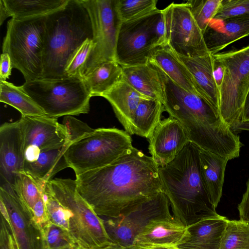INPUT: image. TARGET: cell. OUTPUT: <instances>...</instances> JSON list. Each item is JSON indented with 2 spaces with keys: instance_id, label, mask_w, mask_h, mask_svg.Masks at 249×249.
Instances as JSON below:
<instances>
[{
  "instance_id": "cell-39",
  "label": "cell",
  "mask_w": 249,
  "mask_h": 249,
  "mask_svg": "<svg viewBox=\"0 0 249 249\" xmlns=\"http://www.w3.org/2000/svg\"><path fill=\"white\" fill-rule=\"evenodd\" d=\"M63 124L66 132L65 144L67 145L86 133L90 132L93 130L86 123L75 118L73 116H65Z\"/></svg>"
},
{
  "instance_id": "cell-9",
  "label": "cell",
  "mask_w": 249,
  "mask_h": 249,
  "mask_svg": "<svg viewBox=\"0 0 249 249\" xmlns=\"http://www.w3.org/2000/svg\"><path fill=\"white\" fill-rule=\"evenodd\" d=\"M213 56L223 69L219 87V115L231 128L241 121L244 102L249 92V45Z\"/></svg>"
},
{
  "instance_id": "cell-15",
  "label": "cell",
  "mask_w": 249,
  "mask_h": 249,
  "mask_svg": "<svg viewBox=\"0 0 249 249\" xmlns=\"http://www.w3.org/2000/svg\"><path fill=\"white\" fill-rule=\"evenodd\" d=\"M0 200L9 216L7 223L17 249H42L40 231L33 224L13 188L9 185L0 187Z\"/></svg>"
},
{
  "instance_id": "cell-10",
  "label": "cell",
  "mask_w": 249,
  "mask_h": 249,
  "mask_svg": "<svg viewBox=\"0 0 249 249\" xmlns=\"http://www.w3.org/2000/svg\"><path fill=\"white\" fill-rule=\"evenodd\" d=\"M80 1L90 19L93 43L83 71L84 77L104 63L116 61L117 43L122 22L117 8V0Z\"/></svg>"
},
{
  "instance_id": "cell-36",
  "label": "cell",
  "mask_w": 249,
  "mask_h": 249,
  "mask_svg": "<svg viewBox=\"0 0 249 249\" xmlns=\"http://www.w3.org/2000/svg\"><path fill=\"white\" fill-rule=\"evenodd\" d=\"M44 196L47 213L51 222L69 233L70 227L69 212L54 196L46 184L44 188Z\"/></svg>"
},
{
  "instance_id": "cell-20",
  "label": "cell",
  "mask_w": 249,
  "mask_h": 249,
  "mask_svg": "<svg viewBox=\"0 0 249 249\" xmlns=\"http://www.w3.org/2000/svg\"><path fill=\"white\" fill-rule=\"evenodd\" d=\"M249 36V15L224 20L212 19L203 34L207 48L212 54Z\"/></svg>"
},
{
  "instance_id": "cell-42",
  "label": "cell",
  "mask_w": 249,
  "mask_h": 249,
  "mask_svg": "<svg viewBox=\"0 0 249 249\" xmlns=\"http://www.w3.org/2000/svg\"><path fill=\"white\" fill-rule=\"evenodd\" d=\"M237 208L240 220L249 222V178L247 183L246 190Z\"/></svg>"
},
{
  "instance_id": "cell-16",
  "label": "cell",
  "mask_w": 249,
  "mask_h": 249,
  "mask_svg": "<svg viewBox=\"0 0 249 249\" xmlns=\"http://www.w3.org/2000/svg\"><path fill=\"white\" fill-rule=\"evenodd\" d=\"M147 140L149 153L159 167L173 160L190 141L180 123L170 116L160 121Z\"/></svg>"
},
{
  "instance_id": "cell-18",
  "label": "cell",
  "mask_w": 249,
  "mask_h": 249,
  "mask_svg": "<svg viewBox=\"0 0 249 249\" xmlns=\"http://www.w3.org/2000/svg\"><path fill=\"white\" fill-rule=\"evenodd\" d=\"M178 55L192 75L198 94L219 113V92L213 54L208 51L192 57Z\"/></svg>"
},
{
  "instance_id": "cell-2",
  "label": "cell",
  "mask_w": 249,
  "mask_h": 249,
  "mask_svg": "<svg viewBox=\"0 0 249 249\" xmlns=\"http://www.w3.org/2000/svg\"><path fill=\"white\" fill-rule=\"evenodd\" d=\"M162 85L161 102L170 116L184 127L190 142L200 149L221 155L230 147L233 134L219 113L196 93L172 81L154 62Z\"/></svg>"
},
{
  "instance_id": "cell-26",
  "label": "cell",
  "mask_w": 249,
  "mask_h": 249,
  "mask_svg": "<svg viewBox=\"0 0 249 249\" xmlns=\"http://www.w3.org/2000/svg\"><path fill=\"white\" fill-rule=\"evenodd\" d=\"M67 146L40 152L34 161L25 162L24 171L46 184L58 172L69 167L64 155Z\"/></svg>"
},
{
  "instance_id": "cell-45",
  "label": "cell",
  "mask_w": 249,
  "mask_h": 249,
  "mask_svg": "<svg viewBox=\"0 0 249 249\" xmlns=\"http://www.w3.org/2000/svg\"><path fill=\"white\" fill-rule=\"evenodd\" d=\"M9 17H10V14L3 0H0V25H1L4 21Z\"/></svg>"
},
{
  "instance_id": "cell-30",
  "label": "cell",
  "mask_w": 249,
  "mask_h": 249,
  "mask_svg": "<svg viewBox=\"0 0 249 249\" xmlns=\"http://www.w3.org/2000/svg\"><path fill=\"white\" fill-rule=\"evenodd\" d=\"M0 101L17 109L21 116H46L21 86H17L6 81H0Z\"/></svg>"
},
{
  "instance_id": "cell-4",
  "label": "cell",
  "mask_w": 249,
  "mask_h": 249,
  "mask_svg": "<svg viewBox=\"0 0 249 249\" xmlns=\"http://www.w3.org/2000/svg\"><path fill=\"white\" fill-rule=\"evenodd\" d=\"M89 14L80 0H69L62 8L46 17L43 79L66 77L67 64L88 38L92 39Z\"/></svg>"
},
{
  "instance_id": "cell-25",
  "label": "cell",
  "mask_w": 249,
  "mask_h": 249,
  "mask_svg": "<svg viewBox=\"0 0 249 249\" xmlns=\"http://www.w3.org/2000/svg\"><path fill=\"white\" fill-rule=\"evenodd\" d=\"M202 176L211 199L217 207L222 196L228 159L200 148Z\"/></svg>"
},
{
  "instance_id": "cell-12",
  "label": "cell",
  "mask_w": 249,
  "mask_h": 249,
  "mask_svg": "<svg viewBox=\"0 0 249 249\" xmlns=\"http://www.w3.org/2000/svg\"><path fill=\"white\" fill-rule=\"evenodd\" d=\"M160 10L143 18L122 22L116 47V61L122 66L148 63L154 51L160 45L154 24Z\"/></svg>"
},
{
  "instance_id": "cell-29",
  "label": "cell",
  "mask_w": 249,
  "mask_h": 249,
  "mask_svg": "<svg viewBox=\"0 0 249 249\" xmlns=\"http://www.w3.org/2000/svg\"><path fill=\"white\" fill-rule=\"evenodd\" d=\"M122 77V68L116 61L104 63L85 76L82 80L91 97L102 96Z\"/></svg>"
},
{
  "instance_id": "cell-11",
  "label": "cell",
  "mask_w": 249,
  "mask_h": 249,
  "mask_svg": "<svg viewBox=\"0 0 249 249\" xmlns=\"http://www.w3.org/2000/svg\"><path fill=\"white\" fill-rule=\"evenodd\" d=\"M169 200L163 192L135 205L115 218L103 219L113 244L132 249L135 238L152 221L174 218Z\"/></svg>"
},
{
  "instance_id": "cell-27",
  "label": "cell",
  "mask_w": 249,
  "mask_h": 249,
  "mask_svg": "<svg viewBox=\"0 0 249 249\" xmlns=\"http://www.w3.org/2000/svg\"><path fill=\"white\" fill-rule=\"evenodd\" d=\"M165 111L159 99H145L139 104L130 122L131 135L148 138L160 122Z\"/></svg>"
},
{
  "instance_id": "cell-3",
  "label": "cell",
  "mask_w": 249,
  "mask_h": 249,
  "mask_svg": "<svg viewBox=\"0 0 249 249\" xmlns=\"http://www.w3.org/2000/svg\"><path fill=\"white\" fill-rule=\"evenodd\" d=\"M162 192L175 219L188 227L218 214L201 171L200 148L189 141L171 162L159 167Z\"/></svg>"
},
{
  "instance_id": "cell-49",
  "label": "cell",
  "mask_w": 249,
  "mask_h": 249,
  "mask_svg": "<svg viewBox=\"0 0 249 249\" xmlns=\"http://www.w3.org/2000/svg\"><path fill=\"white\" fill-rule=\"evenodd\" d=\"M66 249H84L77 245H75Z\"/></svg>"
},
{
  "instance_id": "cell-37",
  "label": "cell",
  "mask_w": 249,
  "mask_h": 249,
  "mask_svg": "<svg viewBox=\"0 0 249 249\" xmlns=\"http://www.w3.org/2000/svg\"><path fill=\"white\" fill-rule=\"evenodd\" d=\"M93 46L92 39L88 38L76 50L66 67L67 77L83 79V71Z\"/></svg>"
},
{
  "instance_id": "cell-23",
  "label": "cell",
  "mask_w": 249,
  "mask_h": 249,
  "mask_svg": "<svg viewBox=\"0 0 249 249\" xmlns=\"http://www.w3.org/2000/svg\"><path fill=\"white\" fill-rule=\"evenodd\" d=\"M149 60L157 65L179 86L199 95L192 75L167 42L158 46Z\"/></svg>"
},
{
  "instance_id": "cell-5",
  "label": "cell",
  "mask_w": 249,
  "mask_h": 249,
  "mask_svg": "<svg viewBox=\"0 0 249 249\" xmlns=\"http://www.w3.org/2000/svg\"><path fill=\"white\" fill-rule=\"evenodd\" d=\"M46 185L70 214L69 234L84 249H106L112 243L101 218L77 190L75 180L51 179Z\"/></svg>"
},
{
  "instance_id": "cell-35",
  "label": "cell",
  "mask_w": 249,
  "mask_h": 249,
  "mask_svg": "<svg viewBox=\"0 0 249 249\" xmlns=\"http://www.w3.org/2000/svg\"><path fill=\"white\" fill-rule=\"evenodd\" d=\"M41 234L42 249H66L77 245L67 231L52 222Z\"/></svg>"
},
{
  "instance_id": "cell-7",
  "label": "cell",
  "mask_w": 249,
  "mask_h": 249,
  "mask_svg": "<svg viewBox=\"0 0 249 249\" xmlns=\"http://www.w3.org/2000/svg\"><path fill=\"white\" fill-rule=\"evenodd\" d=\"M46 17L12 18L7 22L2 53L9 54L13 68L25 82L42 78Z\"/></svg>"
},
{
  "instance_id": "cell-21",
  "label": "cell",
  "mask_w": 249,
  "mask_h": 249,
  "mask_svg": "<svg viewBox=\"0 0 249 249\" xmlns=\"http://www.w3.org/2000/svg\"><path fill=\"white\" fill-rule=\"evenodd\" d=\"M187 235V227L177 221L174 218L155 220L151 222L138 235L133 248L177 247Z\"/></svg>"
},
{
  "instance_id": "cell-38",
  "label": "cell",
  "mask_w": 249,
  "mask_h": 249,
  "mask_svg": "<svg viewBox=\"0 0 249 249\" xmlns=\"http://www.w3.org/2000/svg\"><path fill=\"white\" fill-rule=\"evenodd\" d=\"M249 15V0H222L221 5L213 19H227Z\"/></svg>"
},
{
  "instance_id": "cell-6",
  "label": "cell",
  "mask_w": 249,
  "mask_h": 249,
  "mask_svg": "<svg viewBox=\"0 0 249 249\" xmlns=\"http://www.w3.org/2000/svg\"><path fill=\"white\" fill-rule=\"evenodd\" d=\"M133 147L131 138L125 131L99 128L69 144L64 155L77 176L110 164Z\"/></svg>"
},
{
  "instance_id": "cell-44",
  "label": "cell",
  "mask_w": 249,
  "mask_h": 249,
  "mask_svg": "<svg viewBox=\"0 0 249 249\" xmlns=\"http://www.w3.org/2000/svg\"><path fill=\"white\" fill-rule=\"evenodd\" d=\"M241 121H249V92L244 102Z\"/></svg>"
},
{
  "instance_id": "cell-47",
  "label": "cell",
  "mask_w": 249,
  "mask_h": 249,
  "mask_svg": "<svg viewBox=\"0 0 249 249\" xmlns=\"http://www.w3.org/2000/svg\"><path fill=\"white\" fill-rule=\"evenodd\" d=\"M131 249H179L177 247H134Z\"/></svg>"
},
{
  "instance_id": "cell-48",
  "label": "cell",
  "mask_w": 249,
  "mask_h": 249,
  "mask_svg": "<svg viewBox=\"0 0 249 249\" xmlns=\"http://www.w3.org/2000/svg\"><path fill=\"white\" fill-rule=\"evenodd\" d=\"M106 249H131L129 248H127L119 245L112 244L108 247H107Z\"/></svg>"
},
{
  "instance_id": "cell-24",
  "label": "cell",
  "mask_w": 249,
  "mask_h": 249,
  "mask_svg": "<svg viewBox=\"0 0 249 249\" xmlns=\"http://www.w3.org/2000/svg\"><path fill=\"white\" fill-rule=\"evenodd\" d=\"M123 78L135 90L150 99L162 96V85L157 71L148 61L144 65L123 66Z\"/></svg>"
},
{
  "instance_id": "cell-8",
  "label": "cell",
  "mask_w": 249,
  "mask_h": 249,
  "mask_svg": "<svg viewBox=\"0 0 249 249\" xmlns=\"http://www.w3.org/2000/svg\"><path fill=\"white\" fill-rule=\"evenodd\" d=\"M21 86L49 117L77 115L89 110L91 96L81 79L42 78Z\"/></svg>"
},
{
  "instance_id": "cell-1",
  "label": "cell",
  "mask_w": 249,
  "mask_h": 249,
  "mask_svg": "<svg viewBox=\"0 0 249 249\" xmlns=\"http://www.w3.org/2000/svg\"><path fill=\"white\" fill-rule=\"evenodd\" d=\"M159 168L133 147L110 164L76 176L77 190L99 216L117 217L162 192Z\"/></svg>"
},
{
  "instance_id": "cell-19",
  "label": "cell",
  "mask_w": 249,
  "mask_h": 249,
  "mask_svg": "<svg viewBox=\"0 0 249 249\" xmlns=\"http://www.w3.org/2000/svg\"><path fill=\"white\" fill-rule=\"evenodd\" d=\"M228 219L218 214L187 227V235L179 249H219Z\"/></svg>"
},
{
  "instance_id": "cell-17",
  "label": "cell",
  "mask_w": 249,
  "mask_h": 249,
  "mask_svg": "<svg viewBox=\"0 0 249 249\" xmlns=\"http://www.w3.org/2000/svg\"><path fill=\"white\" fill-rule=\"evenodd\" d=\"M25 161L24 137L19 120L3 124L0 127V174L3 184L13 185L17 175L24 171Z\"/></svg>"
},
{
  "instance_id": "cell-33",
  "label": "cell",
  "mask_w": 249,
  "mask_h": 249,
  "mask_svg": "<svg viewBox=\"0 0 249 249\" xmlns=\"http://www.w3.org/2000/svg\"><path fill=\"white\" fill-rule=\"evenodd\" d=\"M157 0H117V8L122 22L146 17L158 9Z\"/></svg>"
},
{
  "instance_id": "cell-28",
  "label": "cell",
  "mask_w": 249,
  "mask_h": 249,
  "mask_svg": "<svg viewBox=\"0 0 249 249\" xmlns=\"http://www.w3.org/2000/svg\"><path fill=\"white\" fill-rule=\"evenodd\" d=\"M10 17L16 19L47 16L64 7L69 0H3Z\"/></svg>"
},
{
  "instance_id": "cell-40",
  "label": "cell",
  "mask_w": 249,
  "mask_h": 249,
  "mask_svg": "<svg viewBox=\"0 0 249 249\" xmlns=\"http://www.w3.org/2000/svg\"><path fill=\"white\" fill-rule=\"evenodd\" d=\"M31 219L40 232L51 222L47 213L44 194L34 206Z\"/></svg>"
},
{
  "instance_id": "cell-13",
  "label": "cell",
  "mask_w": 249,
  "mask_h": 249,
  "mask_svg": "<svg viewBox=\"0 0 249 249\" xmlns=\"http://www.w3.org/2000/svg\"><path fill=\"white\" fill-rule=\"evenodd\" d=\"M162 11L165 20L166 42L178 54L192 57L209 51L203 34L187 2H173Z\"/></svg>"
},
{
  "instance_id": "cell-14",
  "label": "cell",
  "mask_w": 249,
  "mask_h": 249,
  "mask_svg": "<svg viewBox=\"0 0 249 249\" xmlns=\"http://www.w3.org/2000/svg\"><path fill=\"white\" fill-rule=\"evenodd\" d=\"M23 131L25 162L36 159L40 152L62 147L66 132L57 118L45 116H21L19 120Z\"/></svg>"
},
{
  "instance_id": "cell-22",
  "label": "cell",
  "mask_w": 249,
  "mask_h": 249,
  "mask_svg": "<svg viewBox=\"0 0 249 249\" xmlns=\"http://www.w3.org/2000/svg\"><path fill=\"white\" fill-rule=\"evenodd\" d=\"M102 97L109 102L117 118L130 135V122L134 113L142 100L150 99L138 92L123 77Z\"/></svg>"
},
{
  "instance_id": "cell-46",
  "label": "cell",
  "mask_w": 249,
  "mask_h": 249,
  "mask_svg": "<svg viewBox=\"0 0 249 249\" xmlns=\"http://www.w3.org/2000/svg\"><path fill=\"white\" fill-rule=\"evenodd\" d=\"M232 132L242 130L249 131V121H240L231 128Z\"/></svg>"
},
{
  "instance_id": "cell-34",
  "label": "cell",
  "mask_w": 249,
  "mask_h": 249,
  "mask_svg": "<svg viewBox=\"0 0 249 249\" xmlns=\"http://www.w3.org/2000/svg\"><path fill=\"white\" fill-rule=\"evenodd\" d=\"M222 0H190V11L203 34L221 7Z\"/></svg>"
},
{
  "instance_id": "cell-43",
  "label": "cell",
  "mask_w": 249,
  "mask_h": 249,
  "mask_svg": "<svg viewBox=\"0 0 249 249\" xmlns=\"http://www.w3.org/2000/svg\"><path fill=\"white\" fill-rule=\"evenodd\" d=\"M0 81H6L11 75L13 68L9 54L2 53L0 56Z\"/></svg>"
},
{
  "instance_id": "cell-32",
  "label": "cell",
  "mask_w": 249,
  "mask_h": 249,
  "mask_svg": "<svg viewBox=\"0 0 249 249\" xmlns=\"http://www.w3.org/2000/svg\"><path fill=\"white\" fill-rule=\"evenodd\" d=\"M219 249H249V222L228 219Z\"/></svg>"
},
{
  "instance_id": "cell-31",
  "label": "cell",
  "mask_w": 249,
  "mask_h": 249,
  "mask_svg": "<svg viewBox=\"0 0 249 249\" xmlns=\"http://www.w3.org/2000/svg\"><path fill=\"white\" fill-rule=\"evenodd\" d=\"M45 186L25 171L19 172L15 178L11 187L30 218L34 206L44 194Z\"/></svg>"
},
{
  "instance_id": "cell-41",
  "label": "cell",
  "mask_w": 249,
  "mask_h": 249,
  "mask_svg": "<svg viewBox=\"0 0 249 249\" xmlns=\"http://www.w3.org/2000/svg\"><path fill=\"white\" fill-rule=\"evenodd\" d=\"M0 249H17L10 228L2 216H0Z\"/></svg>"
}]
</instances>
